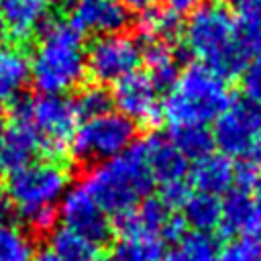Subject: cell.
Returning a JSON list of instances; mask_svg holds the SVG:
<instances>
[{"instance_id":"obj_1","label":"cell","mask_w":261,"mask_h":261,"mask_svg":"<svg viewBox=\"0 0 261 261\" xmlns=\"http://www.w3.org/2000/svg\"><path fill=\"white\" fill-rule=\"evenodd\" d=\"M184 47L198 63L210 67L224 80L239 77L249 65V53L239 22L224 2H202L194 8L181 29Z\"/></svg>"},{"instance_id":"obj_2","label":"cell","mask_w":261,"mask_h":261,"mask_svg":"<svg viewBox=\"0 0 261 261\" xmlns=\"http://www.w3.org/2000/svg\"><path fill=\"white\" fill-rule=\"evenodd\" d=\"M31 84L41 94L65 96L77 90L86 77L84 35L67 20H47L29 55Z\"/></svg>"},{"instance_id":"obj_3","label":"cell","mask_w":261,"mask_h":261,"mask_svg":"<svg viewBox=\"0 0 261 261\" xmlns=\"http://www.w3.org/2000/svg\"><path fill=\"white\" fill-rule=\"evenodd\" d=\"M80 186L108 216L135 208L155 188L143 141H135L124 153L112 159L90 165Z\"/></svg>"},{"instance_id":"obj_4","label":"cell","mask_w":261,"mask_h":261,"mask_svg":"<svg viewBox=\"0 0 261 261\" xmlns=\"http://www.w3.org/2000/svg\"><path fill=\"white\" fill-rule=\"evenodd\" d=\"M232 102L228 80L202 63H190L179 69L175 84L165 92L161 120L169 128L208 124Z\"/></svg>"},{"instance_id":"obj_5","label":"cell","mask_w":261,"mask_h":261,"mask_svg":"<svg viewBox=\"0 0 261 261\" xmlns=\"http://www.w3.org/2000/svg\"><path fill=\"white\" fill-rule=\"evenodd\" d=\"M69 169L61 161H31L6 173L2 184V200L16 214L55 206V202H59L69 190Z\"/></svg>"},{"instance_id":"obj_6","label":"cell","mask_w":261,"mask_h":261,"mask_svg":"<svg viewBox=\"0 0 261 261\" xmlns=\"http://www.w3.org/2000/svg\"><path fill=\"white\" fill-rule=\"evenodd\" d=\"M137 141V124L120 112H104L84 118L71 141L69 153L82 163H100L124 153Z\"/></svg>"},{"instance_id":"obj_7","label":"cell","mask_w":261,"mask_h":261,"mask_svg":"<svg viewBox=\"0 0 261 261\" xmlns=\"http://www.w3.org/2000/svg\"><path fill=\"white\" fill-rule=\"evenodd\" d=\"M29 116L41 137V151L49 159L61 161L69 151V141L80 124L71 98L59 94H39L29 98Z\"/></svg>"},{"instance_id":"obj_8","label":"cell","mask_w":261,"mask_h":261,"mask_svg":"<svg viewBox=\"0 0 261 261\" xmlns=\"http://www.w3.org/2000/svg\"><path fill=\"white\" fill-rule=\"evenodd\" d=\"M143 63V47L128 33L96 37L86 47V73L100 86L114 84Z\"/></svg>"},{"instance_id":"obj_9","label":"cell","mask_w":261,"mask_h":261,"mask_svg":"<svg viewBox=\"0 0 261 261\" xmlns=\"http://www.w3.org/2000/svg\"><path fill=\"white\" fill-rule=\"evenodd\" d=\"M212 141L222 155L243 157L249 145L261 135V106L249 100H232L214 120Z\"/></svg>"},{"instance_id":"obj_10","label":"cell","mask_w":261,"mask_h":261,"mask_svg":"<svg viewBox=\"0 0 261 261\" xmlns=\"http://www.w3.org/2000/svg\"><path fill=\"white\" fill-rule=\"evenodd\" d=\"M112 104L120 114L130 118L135 124L143 122L147 126H157L161 122L159 90L147 75V71H133L112 84Z\"/></svg>"},{"instance_id":"obj_11","label":"cell","mask_w":261,"mask_h":261,"mask_svg":"<svg viewBox=\"0 0 261 261\" xmlns=\"http://www.w3.org/2000/svg\"><path fill=\"white\" fill-rule=\"evenodd\" d=\"M57 214L63 220V226L80 232L96 245L106 243L112 234L110 216L82 186H73L63 194V198L59 200Z\"/></svg>"},{"instance_id":"obj_12","label":"cell","mask_w":261,"mask_h":261,"mask_svg":"<svg viewBox=\"0 0 261 261\" xmlns=\"http://www.w3.org/2000/svg\"><path fill=\"white\" fill-rule=\"evenodd\" d=\"M41 153V137L29 116V98L14 100L10 124L4 126L0 141V169L12 171L18 169Z\"/></svg>"},{"instance_id":"obj_13","label":"cell","mask_w":261,"mask_h":261,"mask_svg":"<svg viewBox=\"0 0 261 261\" xmlns=\"http://www.w3.org/2000/svg\"><path fill=\"white\" fill-rule=\"evenodd\" d=\"M67 20L82 33L104 37L124 33L130 22V12L120 0H71L67 8Z\"/></svg>"},{"instance_id":"obj_14","label":"cell","mask_w":261,"mask_h":261,"mask_svg":"<svg viewBox=\"0 0 261 261\" xmlns=\"http://www.w3.org/2000/svg\"><path fill=\"white\" fill-rule=\"evenodd\" d=\"M51 0H0V20L16 43L31 41L45 27Z\"/></svg>"},{"instance_id":"obj_15","label":"cell","mask_w":261,"mask_h":261,"mask_svg":"<svg viewBox=\"0 0 261 261\" xmlns=\"http://www.w3.org/2000/svg\"><path fill=\"white\" fill-rule=\"evenodd\" d=\"M188 184L194 192L220 196L234 184V165L222 153H208L188 167Z\"/></svg>"},{"instance_id":"obj_16","label":"cell","mask_w":261,"mask_h":261,"mask_svg":"<svg viewBox=\"0 0 261 261\" xmlns=\"http://www.w3.org/2000/svg\"><path fill=\"white\" fill-rule=\"evenodd\" d=\"M149 169L153 173L155 184H165L173 179H184L188 175V159L179 153V149L169 141V137L151 135L143 141Z\"/></svg>"},{"instance_id":"obj_17","label":"cell","mask_w":261,"mask_h":261,"mask_svg":"<svg viewBox=\"0 0 261 261\" xmlns=\"http://www.w3.org/2000/svg\"><path fill=\"white\" fill-rule=\"evenodd\" d=\"M220 226L218 230L222 234H251L255 226V212H253V200L251 192L247 188H230L224 198L220 200Z\"/></svg>"},{"instance_id":"obj_18","label":"cell","mask_w":261,"mask_h":261,"mask_svg":"<svg viewBox=\"0 0 261 261\" xmlns=\"http://www.w3.org/2000/svg\"><path fill=\"white\" fill-rule=\"evenodd\" d=\"M143 63L159 92H167L179 75V57L171 43H147L143 49Z\"/></svg>"},{"instance_id":"obj_19","label":"cell","mask_w":261,"mask_h":261,"mask_svg":"<svg viewBox=\"0 0 261 261\" xmlns=\"http://www.w3.org/2000/svg\"><path fill=\"white\" fill-rule=\"evenodd\" d=\"M181 16L167 6H153L139 14L137 31L147 43H175L181 37Z\"/></svg>"},{"instance_id":"obj_20","label":"cell","mask_w":261,"mask_h":261,"mask_svg":"<svg viewBox=\"0 0 261 261\" xmlns=\"http://www.w3.org/2000/svg\"><path fill=\"white\" fill-rule=\"evenodd\" d=\"M31 82L29 55L16 45L0 47V98H18Z\"/></svg>"},{"instance_id":"obj_21","label":"cell","mask_w":261,"mask_h":261,"mask_svg":"<svg viewBox=\"0 0 261 261\" xmlns=\"http://www.w3.org/2000/svg\"><path fill=\"white\" fill-rule=\"evenodd\" d=\"M49 249L63 261H100V245L67 226H55L49 234Z\"/></svg>"},{"instance_id":"obj_22","label":"cell","mask_w":261,"mask_h":261,"mask_svg":"<svg viewBox=\"0 0 261 261\" xmlns=\"http://www.w3.org/2000/svg\"><path fill=\"white\" fill-rule=\"evenodd\" d=\"M184 222L188 228L196 230V232H214L220 226V198L218 196H210V194H200V192H192V196L188 198V202L184 204Z\"/></svg>"},{"instance_id":"obj_23","label":"cell","mask_w":261,"mask_h":261,"mask_svg":"<svg viewBox=\"0 0 261 261\" xmlns=\"http://www.w3.org/2000/svg\"><path fill=\"white\" fill-rule=\"evenodd\" d=\"M220 253L218 239L212 232L188 230L173 249L163 255V261H216Z\"/></svg>"},{"instance_id":"obj_24","label":"cell","mask_w":261,"mask_h":261,"mask_svg":"<svg viewBox=\"0 0 261 261\" xmlns=\"http://www.w3.org/2000/svg\"><path fill=\"white\" fill-rule=\"evenodd\" d=\"M169 141L179 149L186 159H200L214 149L212 133L206 124H190V126H175L169 128Z\"/></svg>"},{"instance_id":"obj_25","label":"cell","mask_w":261,"mask_h":261,"mask_svg":"<svg viewBox=\"0 0 261 261\" xmlns=\"http://www.w3.org/2000/svg\"><path fill=\"white\" fill-rule=\"evenodd\" d=\"M110 259L112 261H161L163 241L151 234L124 237L114 245Z\"/></svg>"},{"instance_id":"obj_26","label":"cell","mask_w":261,"mask_h":261,"mask_svg":"<svg viewBox=\"0 0 261 261\" xmlns=\"http://www.w3.org/2000/svg\"><path fill=\"white\" fill-rule=\"evenodd\" d=\"M33 259H35V247L31 237L10 220H0V261H33Z\"/></svg>"},{"instance_id":"obj_27","label":"cell","mask_w":261,"mask_h":261,"mask_svg":"<svg viewBox=\"0 0 261 261\" xmlns=\"http://www.w3.org/2000/svg\"><path fill=\"white\" fill-rule=\"evenodd\" d=\"M71 102H73L77 116L84 120V118H92V116L108 112L112 106V96L104 86L94 82V84H86V86L77 88Z\"/></svg>"},{"instance_id":"obj_28","label":"cell","mask_w":261,"mask_h":261,"mask_svg":"<svg viewBox=\"0 0 261 261\" xmlns=\"http://www.w3.org/2000/svg\"><path fill=\"white\" fill-rule=\"evenodd\" d=\"M216 261H261V239L259 237H241L224 245Z\"/></svg>"},{"instance_id":"obj_29","label":"cell","mask_w":261,"mask_h":261,"mask_svg":"<svg viewBox=\"0 0 261 261\" xmlns=\"http://www.w3.org/2000/svg\"><path fill=\"white\" fill-rule=\"evenodd\" d=\"M20 220L24 222V226L33 232V234H51L57 226V208L55 206H45V208H35L29 210L24 214H18Z\"/></svg>"},{"instance_id":"obj_30","label":"cell","mask_w":261,"mask_h":261,"mask_svg":"<svg viewBox=\"0 0 261 261\" xmlns=\"http://www.w3.org/2000/svg\"><path fill=\"white\" fill-rule=\"evenodd\" d=\"M192 196V188L186 179H173V181H165L159 184V200L173 212L184 208V204L188 202V198Z\"/></svg>"},{"instance_id":"obj_31","label":"cell","mask_w":261,"mask_h":261,"mask_svg":"<svg viewBox=\"0 0 261 261\" xmlns=\"http://www.w3.org/2000/svg\"><path fill=\"white\" fill-rule=\"evenodd\" d=\"M239 77H241V92L245 100L261 106V63L247 65Z\"/></svg>"},{"instance_id":"obj_32","label":"cell","mask_w":261,"mask_h":261,"mask_svg":"<svg viewBox=\"0 0 261 261\" xmlns=\"http://www.w3.org/2000/svg\"><path fill=\"white\" fill-rule=\"evenodd\" d=\"M239 29L241 33L261 31V0H247L239 4Z\"/></svg>"},{"instance_id":"obj_33","label":"cell","mask_w":261,"mask_h":261,"mask_svg":"<svg viewBox=\"0 0 261 261\" xmlns=\"http://www.w3.org/2000/svg\"><path fill=\"white\" fill-rule=\"evenodd\" d=\"M188 232V226H186V222H184V218L179 216V214H171L169 218H167V222L163 224V228H161V232H159V239L163 241V243H177V241H181V237Z\"/></svg>"},{"instance_id":"obj_34","label":"cell","mask_w":261,"mask_h":261,"mask_svg":"<svg viewBox=\"0 0 261 261\" xmlns=\"http://www.w3.org/2000/svg\"><path fill=\"white\" fill-rule=\"evenodd\" d=\"M251 200H253V212H255V226L249 237H259L261 239V177L251 186ZM247 237V234H245Z\"/></svg>"},{"instance_id":"obj_35","label":"cell","mask_w":261,"mask_h":261,"mask_svg":"<svg viewBox=\"0 0 261 261\" xmlns=\"http://www.w3.org/2000/svg\"><path fill=\"white\" fill-rule=\"evenodd\" d=\"M241 37H243V43L247 47L249 59L253 57L255 63H261V31H257V33H241Z\"/></svg>"},{"instance_id":"obj_36","label":"cell","mask_w":261,"mask_h":261,"mask_svg":"<svg viewBox=\"0 0 261 261\" xmlns=\"http://www.w3.org/2000/svg\"><path fill=\"white\" fill-rule=\"evenodd\" d=\"M202 4V0H165V6L169 10H173L175 14H190L194 8H198Z\"/></svg>"},{"instance_id":"obj_37","label":"cell","mask_w":261,"mask_h":261,"mask_svg":"<svg viewBox=\"0 0 261 261\" xmlns=\"http://www.w3.org/2000/svg\"><path fill=\"white\" fill-rule=\"evenodd\" d=\"M122 2V6L128 10V12H145V10H149V8H153V6H157V2L159 0H120Z\"/></svg>"},{"instance_id":"obj_38","label":"cell","mask_w":261,"mask_h":261,"mask_svg":"<svg viewBox=\"0 0 261 261\" xmlns=\"http://www.w3.org/2000/svg\"><path fill=\"white\" fill-rule=\"evenodd\" d=\"M33 261H63V259H61V257H57L51 249H43V251H41Z\"/></svg>"},{"instance_id":"obj_39","label":"cell","mask_w":261,"mask_h":261,"mask_svg":"<svg viewBox=\"0 0 261 261\" xmlns=\"http://www.w3.org/2000/svg\"><path fill=\"white\" fill-rule=\"evenodd\" d=\"M8 39V31H6V27H4V22L0 20V47L4 45V41Z\"/></svg>"},{"instance_id":"obj_40","label":"cell","mask_w":261,"mask_h":261,"mask_svg":"<svg viewBox=\"0 0 261 261\" xmlns=\"http://www.w3.org/2000/svg\"><path fill=\"white\" fill-rule=\"evenodd\" d=\"M2 135H4V122L0 120V141H2Z\"/></svg>"},{"instance_id":"obj_41","label":"cell","mask_w":261,"mask_h":261,"mask_svg":"<svg viewBox=\"0 0 261 261\" xmlns=\"http://www.w3.org/2000/svg\"><path fill=\"white\" fill-rule=\"evenodd\" d=\"M2 110H4V100L0 98V114H2Z\"/></svg>"},{"instance_id":"obj_42","label":"cell","mask_w":261,"mask_h":261,"mask_svg":"<svg viewBox=\"0 0 261 261\" xmlns=\"http://www.w3.org/2000/svg\"><path fill=\"white\" fill-rule=\"evenodd\" d=\"M232 2H237V4H243V2H247V0H232Z\"/></svg>"}]
</instances>
